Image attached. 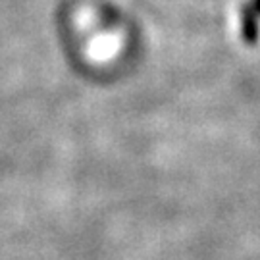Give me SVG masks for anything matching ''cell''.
Instances as JSON below:
<instances>
[{"instance_id":"cell-1","label":"cell","mask_w":260,"mask_h":260,"mask_svg":"<svg viewBox=\"0 0 260 260\" xmlns=\"http://www.w3.org/2000/svg\"><path fill=\"white\" fill-rule=\"evenodd\" d=\"M256 18L258 14L254 12V8L251 6H245L241 12V31H243V39L249 41V43H254L258 39V25H256Z\"/></svg>"},{"instance_id":"cell-2","label":"cell","mask_w":260,"mask_h":260,"mask_svg":"<svg viewBox=\"0 0 260 260\" xmlns=\"http://www.w3.org/2000/svg\"><path fill=\"white\" fill-rule=\"evenodd\" d=\"M252 8H254V12L260 16V0H254V2H252Z\"/></svg>"}]
</instances>
